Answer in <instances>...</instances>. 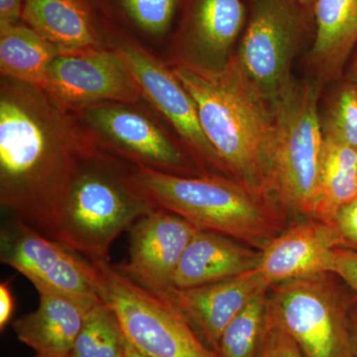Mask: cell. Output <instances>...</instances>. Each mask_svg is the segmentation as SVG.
Listing matches in <instances>:
<instances>
[{
	"mask_svg": "<svg viewBox=\"0 0 357 357\" xmlns=\"http://www.w3.org/2000/svg\"><path fill=\"white\" fill-rule=\"evenodd\" d=\"M115 51L128 66L142 98L170 122L199 165L227 174L202 128L194 100L172 69L133 42H119Z\"/></svg>",
	"mask_w": 357,
	"mask_h": 357,
	"instance_id": "12",
	"label": "cell"
},
{
	"mask_svg": "<svg viewBox=\"0 0 357 357\" xmlns=\"http://www.w3.org/2000/svg\"><path fill=\"white\" fill-rule=\"evenodd\" d=\"M60 53L24 23L0 25V72L3 77L43 89L49 67Z\"/></svg>",
	"mask_w": 357,
	"mask_h": 357,
	"instance_id": "22",
	"label": "cell"
},
{
	"mask_svg": "<svg viewBox=\"0 0 357 357\" xmlns=\"http://www.w3.org/2000/svg\"><path fill=\"white\" fill-rule=\"evenodd\" d=\"M258 357H305V356L301 351L299 345L296 344L295 340L271 317L266 340Z\"/></svg>",
	"mask_w": 357,
	"mask_h": 357,
	"instance_id": "27",
	"label": "cell"
},
{
	"mask_svg": "<svg viewBox=\"0 0 357 357\" xmlns=\"http://www.w3.org/2000/svg\"><path fill=\"white\" fill-rule=\"evenodd\" d=\"M324 137L357 148V89L349 81L338 88L321 119Z\"/></svg>",
	"mask_w": 357,
	"mask_h": 357,
	"instance_id": "25",
	"label": "cell"
},
{
	"mask_svg": "<svg viewBox=\"0 0 357 357\" xmlns=\"http://www.w3.org/2000/svg\"><path fill=\"white\" fill-rule=\"evenodd\" d=\"M126 344L114 312L98 302L89 311L69 357H126Z\"/></svg>",
	"mask_w": 357,
	"mask_h": 357,
	"instance_id": "24",
	"label": "cell"
},
{
	"mask_svg": "<svg viewBox=\"0 0 357 357\" xmlns=\"http://www.w3.org/2000/svg\"><path fill=\"white\" fill-rule=\"evenodd\" d=\"M245 20L241 0H197L185 35V55L178 62L222 69Z\"/></svg>",
	"mask_w": 357,
	"mask_h": 357,
	"instance_id": "18",
	"label": "cell"
},
{
	"mask_svg": "<svg viewBox=\"0 0 357 357\" xmlns=\"http://www.w3.org/2000/svg\"><path fill=\"white\" fill-rule=\"evenodd\" d=\"M0 260L28 279L35 288L46 287L102 302L98 275L93 262L13 217L0 232Z\"/></svg>",
	"mask_w": 357,
	"mask_h": 357,
	"instance_id": "10",
	"label": "cell"
},
{
	"mask_svg": "<svg viewBox=\"0 0 357 357\" xmlns=\"http://www.w3.org/2000/svg\"><path fill=\"white\" fill-rule=\"evenodd\" d=\"M266 286L270 285L256 268L234 278L198 287L171 286L157 296L172 304L204 344L215 351L218 340L230 321Z\"/></svg>",
	"mask_w": 357,
	"mask_h": 357,
	"instance_id": "14",
	"label": "cell"
},
{
	"mask_svg": "<svg viewBox=\"0 0 357 357\" xmlns=\"http://www.w3.org/2000/svg\"><path fill=\"white\" fill-rule=\"evenodd\" d=\"M22 9L23 0H0V25L20 23Z\"/></svg>",
	"mask_w": 357,
	"mask_h": 357,
	"instance_id": "31",
	"label": "cell"
},
{
	"mask_svg": "<svg viewBox=\"0 0 357 357\" xmlns=\"http://www.w3.org/2000/svg\"><path fill=\"white\" fill-rule=\"evenodd\" d=\"M296 1L298 2V4H301V6L309 7L314 6L316 0H296Z\"/></svg>",
	"mask_w": 357,
	"mask_h": 357,
	"instance_id": "35",
	"label": "cell"
},
{
	"mask_svg": "<svg viewBox=\"0 0 357 357\" xmlns=\"http://www.w3.org/2000/svg\"><path fill=\"white\" fill-rule=\"evenodd\" d=\"M35 289L39 306L14 321V333L36 356L69 357L89 311L98 302L50 288Z\"/></svg>",
	"mask_w": 357,
	"mask_h": 357,
	"instance_id": "16",
	"label": "cell"
},
{
	"mask_svg": "<svg viewBox=\"0 0 357 357\" xmlns=\"http://www.w3.org/2000/svg\"><path fill=\"white\" fill-rule=\"evenodd\" d=\"M342 237L333 223L309 218L275 236L261 250L259 270L270 286L330 273L333 249Z\"/></svg>",
	"mask_w": 357,
	"mask_h": 357,
	"instance_id": "15",
	"label": "cell"
},
{
	"mask_svg": "<svg viewBox=\"0 0 357 357\" xmlns=\"http://www.w3.org/2000/svg\"><path fill=\"white\" fill-rule=\"evenodd\" d=\"M270 286L262 288L236 314L218 340V357H258L270 326Z\"/></svg>",
	"mask_w": 357,
	"mask_h": 357,
	"instance_id": "23",
	"label": "cell"
},
{
	"mask_svg": "<svg viewBox=\"0 0 357 357\" xmlns=\"http://www.w3.org/2000/svg\"><path fill=\"white\" fill-rule=\"evenodd\" d=\"M126 357H153L147 356V354H142V352L136 349L130 342L126 340Z\"/></svg>",
	"mask_w": 357,
	"mask_h": 357,
	"instance_id": "34",
	"label": "cell"
},
{
	"mask_svg": "<svg viewBox=\"0 0 357 357\" xmlns=\"http://www.w3.org/2000/svg\"><path fill=\"white\" fill-rule=\"evenodd\" d=\"M351 340L354 356L357 357V303L351 311Z\"/></svg>",
	"mask_w": 357,
	"mask_h": 357,
	"instance_id": "32",
	"label": "cell"
},
{
	"mask_svg": "<svg viewBox=\"0 0 357 357\" xmlns=\"http://www.w3.org/2000/svg\"><path fill=\"white\" fill-rule=\"evenodd\" d=\"M296 0H255L238 52L239 65L270 107L290 86L301 36Z\"/></svg>",
	"mask_w": 357,
	"mask_h": 357,
	"instance_id": "9",
	"label": "cell"
},
{
	"mask_svg": "<svg viewBox=\"0 0 357 357\" xmlns=\"http://www.w3.org/2000/svg\"><path fill=\"white\" fill-rule=\"evenodd\" d=\"M270 314L305 357H354L351 311L357 296L323 273L272 286Z\"/></svg>",
	"mask_w": 357,
	"mask_h": 357,
	"instance_id": "6",
	"label": "cell"
},
{
	"mask_svg": "<svg viewBox=\"0 0 357 357\" xmlns=\"http://www.w3.org/2000/svg\"><path fill=\"white\" fill-rule=\"evenodd\" d=\"M172 70L194 100L202 128L227 174L251 191L274 199L269 178L273 110L236 56L222 69L177 62Z\"/></svg>",
	"mask_w": 357,
	"mask_h": 357,
	"instance_id": "2",
	"label": "cell"
},
{
	"mask_svg": "<svg viewBox=\"0 0 357 357\" xmlns=\"http://www.w3.org/2000/svg\"><path fill=\"white\" fill-rule=\"evenodd\" d=\"M243 243L217 232L199 229L174 273L173 287H198L256 269L261 250Z\"/></svg>",
	"mask_w": 357,
	"mask_h": 357,
	"instance_id": "17",
	"label": "cell"
},
{
	"mask_svg": "<svg viewBox=\"0 0 357 357\" xmlns=\"http://www.w3.org/2000/svg\"><path fill=\"white\" fill-rule=\"evenodd\" d=\"M357 199L356 149L324 137L310 218L333 223L337 211Z\"/></svg>",
	"mask_w": 357,
	"mask_h": 357,
	"instance_id": "21",
	"label": "cell"
},
{
	"mask_svg": "<svg viewBox=\"0 0 357 357\" xmlns=\"http://www.w3.org/2000/svg\"><path fill=\"white\" fill-rule=\"evenodd\" d=\"M333 225L342 237V248L357 251V199L337 211Z\"/></svg>",
	"mask_w": 357,
	"mask_h": 357,
	"instance_id": "29",
	"label": "cell"
},
{
	"mask_svg": "<svg viewBox=\"0 0 357 357\" xmlns=\"http://www.w3.org/2000/svg\"><path fill=\"white\" fill-rule=\"evenodd\" d=\"M14 312V297L10 287V281L3 282L0 285V328L3 331L11 319Z\"/></svg>",
	"mask_w": 357,
	"mask_h": 357,
	"instance_id": "30",
	"label": "cell"
},
{
	"mask_svg": "<svg viewBox=\"0 0 357 357\" xmlns=\"http://www.w3.org/2000/svg\"><path fill=\"white\" fill-rule=\"evenodd\" d=\"M199 227L171 211L156 208L129 229V257L114 265L124 276L155 295L172 286L185 248Z\"/></svg>",
	"mask_w": 357,
	"mask_h": 357,
	"instance_id": "13",
	"label": "cell"
},
{
	"mask_svg": "<svg viewBox=\"0 0 357 357\" xmlns=\"http://www.w3.org/2000/svg\"><path fill=\"white\" fill-rule=\"evenodd\" d=\"M93 263L100 299L136 349L153 357H218L172 304L124 276L109 259Z\"/></svg>",
	"mask_w": 357,
	"mask_h": 357,
	"instance_id": "7",
	"label": "cell"
},
{
	"mask_svg": "<svg viewBox=\"0 0 357 357\" xmlns=\"http://www.w3.org/2000/svg\"><path fill=\"white\" fill-rule=\"evenodd\" d=\"M310 65L321 81L340 79L357 47V0H316Z\"/></svg>",
	"mask_w": 357,
	"mask_h": 357,
	"instance_id": "19",
	"label": "cell"
},
{
	"mask_svg": "<svg viewBox=\"0 0 357 357\" xmlns=\"http://www.w3.org/2000/svg\"><path fill=\"white\" fill-rule=\"evenodd\" d=\"M43 89L70 109L98 102L136 103L142 98L119 54L102 47L59 54Z\"/></svg>",
	"mask_w": 357,
	"mask_h": 357,
	"instance_id": "11",
	"label": "cell"
},
{
	"mask_svg": "<svg viewBox=\"0 0 357 357\" xmlns=\"http://www.w3.org/2000/svg\"><path fill=\"white\" fill-rule=\"evenodd\" d=\"M136 184L155 206L262 250L283 231V211L274 199L236 180L204 174L178 176L132 167Z\"/></svg>",
	"mask_w": 357,
	"mask_h": 357,
	"instance_id": "3",
	"label": "cell"
},
{
	"mask_svg": "<svg viewBox=\"0 0 357 357\" xmlns=\"http://www.w3.org/2000/svg\"><path fill=\"white\" fill-rule=\"evenodd\" d=\"M141 29L152 35H161L168 30L178 0H121Z\"/></svg>",
	"mask_w": 357,
	"mask_h": 357,
	"instance_id": "26",
	"label": "cell"
},
{
	"mask_svg": "<svg viewBox=\"0 0 357 357\" xmlns=\"http://www.w3.org/2000/svg\"><path fill=\"white\" fill-rule=\"evenodd\" d=\"M330 273L335 275L357 296V251L347 248L333 249Z\"/></svg>",
	"mask_w": 357,
	"mask_h": 357,
	"instance_id": "28",
	"label": "cell"
},
{
	"mask_svg": "<svg viewBox=\"0 0 357 357\" xmlns=\"http://www.w3.org/2000/svg\"><path fill=\"white\" fill-rule=\"evenodd\" d=\"M134 103L98 102L69 109L93 146L134 167L194 176V166L163 128Z\"/></svg>",
	"mask_w": 357,
	"mask_h": 357,
	"instance_id": "8",
	"label": "cell"
},
{
	"mask_svg": "<svg viewBox=\"0 0 357 357\" xmlns=\"http://www.w3.org/2000/svg\"><path fill=\"white\" fill-rule=\"evenodd\" d=\"M351 65H349V72L347 75V81L351 82L357 89V47L351 55Z\"/></svg>",
	"mask_w": 357,
	"mask_h": 357,
	"instance_id": "33",
	"label": "cell"
},
{
	"mask_svg": "<svg viewBox=\"0 0 357 357\" xmlns=\"http://www.w3.org/2000/svg\"><path fill=\"white\" fill-rule=\"evenodd\" d=\"M317 82L293 81L272 107L270 191L282 211L311 215L323 150Z\"/></svg>",
	"mask_w": 357,
	"mask_h": 357,
	"instance_id": "5",
	"label": "cell"
},
{
	"mask_svg": "<svg viewBox=\"0 0 357 357\" xmlns=\"http://www.w3.org/2000/svg\"><path fill=\"white\" fill-rule=\"evenodd\" d=\"M132 167L91 150L66 199L55 241L91 262L109 259L110 246L121 232L158 208L136 184Z\"/></svg>",
	"mask_w": 357,
	"mask_h": 357,
	"instance_id": "4",
	"label": "cell"
},
{
	"mask_svg": "<svg viewBox=\"0 0 357 357\" xmlns=\"http://www.w3.org/2000/svg\"><path fill=\"white\" fill-rule=\"evenodd\" d=\"M356 154H357V148H356Z\"/></svg>",
	"mask_w": 357,
	"mask_h": 357,
	"instance_id": "36",
	"label": "cell"
},
{
	"mask_svg": "<svg viewBox=\"0 0 357 357\" xmlns=\"http://www.w3.org/2000/svg\"><path fill=\"white\" fill-rule=\"evenodd\" d=\"M21 20L61 53L100 47L95 20L84 0H23Z\"/></svg>",
	"mask_w": 357,
	"mask_h": 357,
	"instance_id": "20",
	"label": "cell"
},
{
	"mask_svg": "<svg viewBox=\"0 0 357 357\" xmlns=\"http://www.w3.org/2000/svg\"><path fill=\"white\" fill-rule=\"evenodd\" d=\"M95 148L73 112L44 89L2 77V208L55 241L70 187Z\"/></svg>",
	"mask_w": 357,
	"mask_h": 357,
	"instance_id": "1",
	"label": "cell"
},
{
	"mask_svg": "<svg viewBox=\"0 0 357 357\" xmlns=\"http://www.w3.org/2000/svg\"><path fill=\"white\" fill-rule=\"evenodd\" d=\"M35 357H38V356H35Z\"/></svg>",
	"mask_w": 357,
	"mask_h": 357,
	"instance_id": "37",
	"label": "cell"
}]
</instances>
